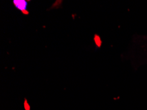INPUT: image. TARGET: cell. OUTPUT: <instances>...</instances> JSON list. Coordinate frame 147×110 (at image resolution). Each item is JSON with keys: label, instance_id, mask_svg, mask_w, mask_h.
I'll return each instance as SVG.
<instances>
[{"label": "cell", "instance_id": "1", "mask_svg": "<svg viewBox=\"0 0 147 110\" xmlns=\"http://www.w3.org/2000/svg\"><path fill=\"white\" fill-rule=\"evenodd\" d=\"M13 4L18 9L21 11L24 14H28V11L26 10L27 3H26V1H24V0H14Z\"/></svg>", "mask_w": 147, "mask_h": 110}, {"label": "cell", "instance_id": "2", "mask_svg": "<svg viewBox=\"0 0 147 110\" xmlns=\"http://www.w3.org/2000/svg\"><path fill=\"white\" fill-rule=\"evenodd\" d=\"M94 40H95V42H96V44L98 46H100V38L98 37L97 36H96L95 38H94Z\"/></svg>", "mask_w": 147, "mask_h": 110}]
</instances>
